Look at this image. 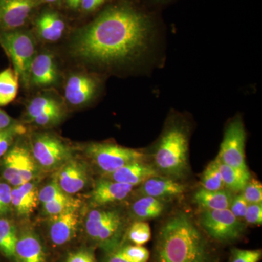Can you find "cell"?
Wrapping results in <instances>:
<instances>
[{"label": "cell", "mask_w": 262, "mask_h": 262, "mask_svg": "<svg viewBox=\"0 0 262 262\" xmlns=\"http://www.w3.org/2000/svg\"><path fill=\"white\" fill-rule=\"evenodd\" d=\"M159 15V11L149 9L138 0H118L77 31L71 53L94 64L113 66L135 61L148 49L158 32Z\"/></svg>", "instance_id": "1"}, {"label": "cell", "mask_w": 262, "mask_h": 262, "mask_svg": "<svg viewBox=\"0 0 262 262\" xmlns=\"http://www.w3.org/2000/svg\"><path fill=\"white\" fill-rule=\"evenodd\" d=\"M152 262H215V255L206 234L192 216L178 211L160 227Z\"/></svg>", "instance_id": "2"}, {"label": "cell", "mask_w": 262, "mask_h": 262, "mask_svg": "<svg viewBox=\"0 0 262 262\" xmlns=\"http://www.w3.org/2000/svg\"><path fill=\"white\" fill-rule=\"evenodd\" d=\"M189 136L190 127L184 117H169L151 153V164L160 176L179 180L187 175Z\"/></svg>", "instance_id": "3"}, {"label": "cell", "mask_w": 262, "mask_h": 262, "mask_svg": "<svg viewBox=\"0 0 262 262\" xmlns=\"http://www.w3.org/2000/svg\"><path fill=\"white\" fill-rule=\"evenodd\" d=\"M125 227L121 212L117 209L95 208L88 213L84 229L89 238L106 251L120 245Z\"/></svg>", "instance_id": "4"}, {"label": "cell", "mask_w": 262, "mask_h": 262, "mask_svg": "<svg viewBox=\"0 0 262 262\" xmlns=\"http://www.w3.org/2000/svg\"><path fill=\"white\" fill-rule=\"evenodd\" d=\"M0 46L13 63L15 75L25 87L30 84V67L36 55L34 37L27 31L0 32Z\"/></svg>", "instance_id": "5"}, {"label": "cell", "mask_w": 262, "mask_h": 262, "mask_svg": "<svg viewBox=\"0 0 262 262\" xmlns=\"http://www.w3.org/2000/svg\"><path fill=\"white\" fill-rule=\"evenodd\" d=\"M85 153L105 175L113 173L127 164L146 159V155L142 151L113 143H91L86 146Z\"/></svg>", "instance_id": "6"}, {"label": "cell", "mask_w": 262, "mask_h": 262, "mask_svg": "<svg viewBox=\"0 0 262 262\" xmlns=\"http://www.w3.org/2000/svg\"><path fill=\"white\" fill-rule=\"evenodd\" d=\"M199 222L204 233L222 244L236 242L246 230V224L236 218L229 209L203 211Z\"/></svg>", "instance_id": "7"}, {"label": "cell", "mask_w": 262, "mask_h": 262, "mask_svg": "<svg viewBox=\"0 0 262 262\" xmlns=\"http://www.w3.org/2000/svg\"><path fill=\"white\" fill-rule=\"evenodd\" d=\"M1 159L2 177L12 187L32 182L37 176V163L30 149L23 144H13Z\"/></svg>", "instance_id": "8"}, {"label": "cell", "mask_w": 262, "mask_h": 262, "mask_svg": "<svg viewBox=\"0 0 262 262\" xmlns=\"http://www.w3.org/2000/svg\"><path fill=\"white\" fill-rule=\"evenodd\" d=\"M31 152L38 168L56 171L72 158V151L59 138L48 133H37L31 140Z\"/></svg>", "instance_id": "9"}, {"label": "cell", "mask_w": 262, "mask_h": 262, "mask_svg": "<svg viewBox=\"0 0 262 262\" xmlns=\"http://www.w3.org/2000/svg\"><path fill=\"white\" fill-rule=\"evenodd\" d=\"M247 133L241 117H234L226 125L223 140L221 144L218 159L229 166L248 170L246 165V148Z\"/></svg>", "instance_id": "10"}, {"label": "cell", "mask_w": 262, "mask_h": 262, "mask_svg": "<svg viewBox=\"0 0 262 262\" xmlns=\"http://www.w3.org/2000/svg\"><path fill=\"white\" fill-rule=\"evenodd\" d=\"M40 0H0V32L19 29Z\"/></svg>", "instance_id": "11"}, {"label": "cell", "mask_w": 262, "mask_h": 262, "mask_svg": "<svg viewBox=\"0 0 262 262\" xmlns=\"http://www.w3.org/2000/svg\"><path fill=\"white\" fill-rule=\"evenodd\" d=\"M55 182L66 194H77L89 182V170L82 162L71 158L55 171Z\"/></svg>", "instance_id": "12"}, {"label": "cell", "mask_w": 262, "mask_h": 262, "mask_svg": "<svg viewBox=\"0 0 262 262\" xmlns=\"http://www.w3.org/2000/svg\"><path fill=\"white\" fill-rule=\"evenodd\" d=\"M80 222L78 208H71L50 217L48 236L52 244L58 247L68 244L77 234Z\"/></svg>", "instance_id": "13"}, {"label": "cell", "mask_w": 262, "mask_h": 262, "mask_svg": "<svg viewBox=\"0 0 262 262\" xmlns=\"http://www.w3.org/2000/svg\"><path fill=\"white\" fill-rule=\"evenodd\" d=\"M134 187L105 177L98 179L91 192V204L99 208L124 201L132 192Z\"/></svg>", "instance_id": "14"}, {"label": "cell", "mask_w": 262, "mask_h": 262, "mask_svg": "<svg viewBox=\"0 0 262 262\" xmlns=\"http://www.w3.org/2000/svg\"><path fill=\"white\" fill-rule=\"evenodd\" d=\"M98 90V83L94 77L85 74L71 75L64 89L67 102L74 106L87 104L94 97Z\"/></svg>", "instance_id": "15"}, {"label": "cell", "mask_w": 262, "mask_h": 262, "mask_svg": "<svg viewBox=\"0 0 262 262\" xmlns=\"http://www.w3.org/2000/svg\"><path fill=\"white\" fill-rule=\"evenodd\" d=\"M139 186V195L152 196L164 201L182 195L187 191V187L178 180L162 176L151 177Z\"/></svg>", "instance_id": "16"}, {"label": "cell", "mask_w": 262, "mask_h": 262, "mask_svg": "<svg viewBox=\"0 0 262 262\" xmlns=\"http://www.w3.org/2000/svg\"><path fill=\"white\" fill-rule=\"evenodd\" d=\"M160 176L152 164L146 163L145 160L134 162L124 165L113 173L105 175V178L128 185H140L151 177Z\"/></svg>", "instance_id": "17"}, {"label": "cell", "mask_w": 262, "mask_h": 262, "mask_svg": "<svg viewBox=\"0 0 262 262\" xmlns=\"http://www.w3.org/2000/svg\"><path fill=\"white\" fill-rule=\"evenodd\" d=\"M14 259L17 262H47L46 248L35 232L27 230L18 234Z\"/></svg>", "instance_id": "18"}, {"label": "cell", "mask_w": 262, "mask_h": 262, "mask_svg": "<svg viewBox=\"0 0 262 262\" xmlns=\"http://www.w3.org/2000/svg\"><path fill=\"white\" fill-rule=\"evenodd\" d=\"M39 192L37 184L32 181L12 187V211L19 217L32 214L39 204Z\"/></svg>", "instance_id": "19"}, {"label": "cell", "mask_w": 262, "mask_h": 262, "mask_svg": "<svg viewBox=\"0 0 262 262\" xmlns=\"http://www.w3.org/2000/svg\"><path fill=\"white\" fill-rule=\"evenodd\" d=\"M58 78L54 56L50 53L36 55L30 67V84L39 87L53 85Z\"/></svg>", "instance_id": "20"}, {"label": "cell", "mask_w": 262, "mask_h": 262, "mask_svg": "<svg viewBox=\"0 0 262 262\" xmlns=\"http://www.w3.org/2000/svg\"><path fill=\"white\" fill-rule=\"evenodd\" d=\"M35 27L41 39L47 42H56L63 36L66 24L58 13L53 10H46L36 19Z\"/></svg>", "instance_id": "21"}, {"label": "cell", "mask_w": 262, "mask_h": 262, "mask_svg": "<svg viewBox=\"0 0 262 262\" xmlns=\"http://www.w3.org/2000/svg\"><path fill=\"white\" fill-rule=\"evenodd\" d=\"M233 196V193L225 188L220 190L211 191L201 187L194 193L193 200L203 211L225 210L229 209Z\"/></svg>", "instance_id": "22"}, {"label": "cell", "mask_w": 262, "mask_h": 262, "mask_svg": "<svg viewBox=\"0 0 262 262\" xmlns=\"http://www.w3.org/2000/svg\"><path fill=\"white\" fill-rule=\"evenodd\" d=\"M166 202L149 196H140L131 206L133 216L137 221H146L158 218L163 214Z\"/></svg>", "instance_id": "23"}, {"label": "cell", "mask_w": 262, "mask_h": 262, "mask_svg": "<svg viewBox=\"0 0 262 262\" xmlns=\"http://www.w3.org/2000/svg\"><path fill=\"white\" fill-rule=\"evenodd\" d=\"M218 161L219 168H220L225 189H228L232 193L242 192L246 184L251 179L249 170L234 168L225 163H222L219 159Z\"/></svg>", "instance_id": "24"}, {"label": "cell", "mask_w": 262, "mask_h": 262, "mask_svg": "<svg viewBox=\"0 0 262 262\" xmlns=\"http://www.w3.org/2000/svg\"><path fill=\"white\" fill-rule=\"evenodd\" d=\"M18 231L13 221L8 217L0 218V253L5 257L14 259Z\"/></svg>", "instance_id": "25"}, {"label": "cell", "mask_w": 262, "mask_h": 262, "mask_svg": "<svg viewBox=\"0 0 262 262\" xmlns=\"http://www.w3.org/2000/svg\"><path fill=\"white\" fill-rule=\"evenodd\" d=\"M19 80L14 70L5 69L0 72V106H7L16 98Z\"/></svg>", "instance_id": "26"}, {"label": "cell", "mask_w": 262, "mask_h": 262, "mask_svg": "<svg viewBox=\"0 0 262 262\" xmlns=\"http://www.w3.org/2000/svg\"><path fill=\"white\" fill-rule=\"evenodd\" d=\"M62 108L61 103L51 96H40L33 98L27 108V118L32 122L36 117Z\"/></svg>", "instance_id": "27"}, {"label": "cell", "mask_w": 262, "mask_h": 262, "mask_svg": "<svg viewBox=\"0 0 262 262\" xmlns=\"http://www.w3.org/2000/svg\"><path fill=\"white\" fill-rule=\"evenodd\" d=\"M201 183L202 187L207 190H220L225 188V184L219 168V161L217 158L207 165L202 174Z\"/></svg>", "instance_id": "28"}, {"label": "cell", "mask_w": 262, "mask_h": 262, "mask_svg": "<svg viewBox=\"0 0 262 262\" xmlns=\"http://www.w3.org/2000/svg\"><path fill=\"white\" fill-rule=\"evenodd\" d=\"M151 237V229L149 224L144 221L134 222L126 232L127 241L136 246H144L149 242Z\"/></svg>", "instance_id": "29"}, {"label": "cell", "mask_w": 262, "mask_h": 262, "mask_svg": "<svg viewBox=\"0 0 262 262\" xmlns=\"http://www.w3.org/2000/svg\"><path fill=\"white\" fill-rule=\"evenodd\" d=\"M80 205V201L68 195L61 199H57L44 203L42 206L43 212L48 216L51 217L60 214L71 208H79Z\"/></svg>", "instance_id": "30"}, {"label": "cell", "mask_w": 262, "mask_h": 262, "mask_svg": "<svg viewBox=\"0 0 262 262\" xmlns=\"http://www.w3.org/2000/svg\"><path fill=\"white\" fill-rule=\"evenodd\" d=\"M116 250L122 257L130 262H148L150 253L143 246L136 245H119Z\"/></svg>", "instance_id": "31"}, {"label": "cell", "mask_w": 262, "mask_h": 262, "mask_svg": "<svg viewBox=\"0 0 262 262\" xmlns=\"http://www.w3.org/2000/svg\"><path fill=\"white\" fill-rule=\"evenodd\" d=\"M25 132V128L20 124H15L8 128L0 130V159L13 145L15 137Z\"/></svg>", "instance_id": "32"}, {"label": "cell", "mask_w": 262, "mask_h": 262, "mask_svg": "<svg viewBox=\"0 0 262 262\" xmlns=\"http://www.w3.org/2000/svg\"><path fill=\"white\" fill-rule=\"evenodd\" d=\"M261 258V249L249 250L234 248L231 250L228 262H259Z\"/></svg>", "instance_id": "33"}, {"label": "cell", "mask_w": 262, "mask_h": 262, "mask_svg": "<svg viewBox=\"0 0 262 262\" xmlns=\"http://www.w3.org/2000/svg\"><path fill=\"white\" fill-rule=\"evenodd\" d=\"M12 187L5 181L0 180V218L7 217L12 212Z\"/></svg>", "instance_id": "34"}, {"label": "cell", "mask_w": 262, "mask_h": 262, "mask_svg": "<svg viewBox=\"0 0 262 262\" xmlns=\"http://www.w3.org/2000/svg\"><path fill=\"white\" fill-rule=\"evenodd\" d=\"M241 193L249 204L261 203V183L256 179H250Z\"/></svg>", "instance_id": "35"}, {"label": "cell", "mask_w": 262, "mask_h": 262, "mask_svg": "<svg viewBox=\"0 0 262 262\" xmlns=\"http://www.w3.org/2000/svg\"><path fill=\"white\" fill-rule=\"evenodd\" d=\"M63 116V108H60V110L50 112V113L44 114L41 116L36 117L31 122V123L40 127L52 126L61 121Z\"/></svg>", "instance_id": "36"}, {"label": "cell", "mask_w": 262, "mask_h": 262, "mask_svg": "<svg viewBox=\"0 0 262 262\" xmlns=\"http://www.w3.org/2000/svg\"><path fill=\"white\" fill-rule=\"evenodd\" d=\"M248 205L249 203L245 199L242 193H238L233 196L229 209L236 218L241 220V219H244Z\"/></svg>", "instance_id": "37"}, {"label": "cell", "mask_w": 262, "mask_h": 262, "mask_svg": "<svg viewBox=\"0 0 262 262\" xmlns=\"http://www.w3.org/2000/svg\"><path fill=\"white\" fill-rule=\"evenodd\" d=\"M244 220L250 225L261 226L262 224V204L251 203L248 205Z\"/></svg>", "instance_id": "38"}, {"label": "cell", "mask_w": 262, "mask_h": 262, "mask_svg": "<svg viewBox=\"0 0 262 262\" xmlns=\"http://www.w3.org/2000/svg\"><path fill=\"white\" fill-rule=\"evenodd\" d=\"M63 262H97L93 251L82 248L67 255Z\"/></svg>", "instance_id": "39"}, {"label": "cell", "mask_w": 262, "mask_h": 262, "mask_svg": "<svg viewBox=\"0 0 262 262\" xmlns=\"http://www.w3.org/2000/svg\"><path fill=\"white\" fill-rule=\"evenodd\" d=\"M110 0H83L80 8L85 13H92L106 4Z\"/></svg>", "instance_id": "40"}, {"label": "cell", "mask_w": 262, "mask_h": 262, "mask_svg": "<svg viewBox=\"0 0 262 262\" xmlns=\"http://www.w3.org/2000/svg\"><path fill=\"white\" fill-rule=\"evenodd\" d=\"M138 1L149 9L160 11V8L171 4L177 0H138Z\"/></svg>", "instance_id": "41"}, {"label": "cell", "mask_w": 262, "mask_h": 262, "mask_svg": "<svg viewBox=\"0 0 262 262\" xmlns=\"http://www.w3.org/2000/svg\"><path fill=\"white\" fill-rule=\"evenodd\" d=\"M18 123L8 114L0 108V130L8 128Z\"/></svg>", "instance_id": "42"}, {"label": "cell", "mask_w": 262, "mask_h": 262, "mask_svg": "<svg viewBox=\"0 0 262 262\" xmlns=\"http://www.w3.org/2000/svg\"><path fill=\"white\" fill-rule=\"evenodd\" d=\"M103 262H130L122 257L116 250V248L106 251V255L105 256Z\"/></svg>", "instance_id": "43"}, {"label": "cell", "mask_w": 262, "mask_h": 262, "mask_svg": "<svg viewBox=\"0 0 262 262\" xmlns=\"http://www.w3.org/2000/svg\"><path fill=\"white\" fill-rule=\"evenodd\" d=\"M82 1L83 0H67V3L68 6L72 9H77L80 8Z\"/></svg>", "instance_id": "44"}, {"label": "cell", "mask_w": 262, "mask_h": 262, "mask_svg": "<svg viewBox=\"0 0 262 262\" xmlns=\"http://www.w3.org/2000/svg\"><path fill=\"white\" fill-rule=\"evenodd\" d=\"M42 1L44 2V3H56V2H58V0H42Z\"/></svg>", "instance_id": "45"}]
</instances>
